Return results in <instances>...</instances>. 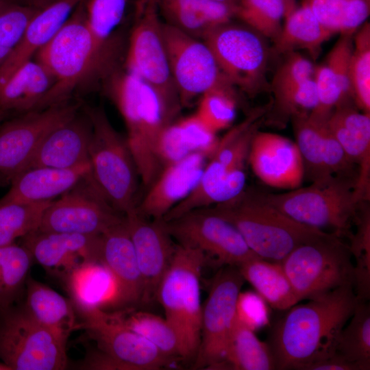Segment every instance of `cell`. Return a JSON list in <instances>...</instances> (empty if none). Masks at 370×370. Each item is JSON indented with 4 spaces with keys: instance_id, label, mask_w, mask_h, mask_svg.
<instances>
[{
    "instance_id": "6da1fadb",
    "label": "cell",
    "mask_w": 370,
    "mask_h": 370,
    "mask_svg": "<svg viewBox=\"0 0 370 370\" xmlns=\"http://www.w3.org/2000/svg\"><path fill=\"white\" fill-rule=\"evenodd\" d=\"M308 300L288 309L273 327L269 345L275 369L306 370L332 356L337 336L358 302L352 285Z\"/></svg>"
},
{
    "instance_id": "7a4b0ae2",
    "label": "cell",
    "mask_w": 370,
    "mask_h": 370,
    "mask_svg": "<svg viewBox=\"0 0 370 370\" xmlns=\"http://www.w3.org/2000/svg\"><path fill=\"white\" fill-rule=\"evenodd\" d=\"M106 78L105 90L122 116L127 143L147 189L162 170L157 155L160 136L175 121L182 106L127 70L111 71Z\"/></svg>"
},
{
    "instance_id": "3957f363",
    "label": "cell",
    "mask_w": 370,
    "mask_h": 370,
    "mask_svg": "<svg viewBox=\"0 0 370 370\" xmlns=\"http://www.w3.org/2000/svg\"><path fill=\"white\" fill-rule=\"evenodd\" d=\"M204 208L231 223L256 255L271 262L280 263L298 246L331 233L295 221L260 191L246 188L230 201Z\"/></svg>"
},
{
    "instance_id": "277c9868",
    "label": "cell",
    "mask_w": 370,
    "mask_h": 370,
    "mask_svg": "<svg viewBox=\"0 0 370 370\" xmlns=\"http://www.w3.org/2000/svg\"><path fill=\"white\" fill-rule=\"evenodd\" d=\"M357 180V176L328 175L286 193H260L266 201L295 221L350 238L361 205L369 201L358 190Z\"/></svg>"
},
{
    "instance_id": "5b68a950",
    "label": "cell",
    "mask_w": 370,
    "mask_h": 370,
    "mask_svg": "<svg viewBox=\"0 0 370 370\" xmlns=\"http://www.w3.org/2000/svg\"><path fill=\"white\" fill-rule=\"evenodd\" d=\"M82 0L53 37L35 55L55 82L35 110L66 102L79 84L103 71L108 58L97 47Z\"/></svg>"
},
{
    "instance_id": "8992f818",
    "label": "cell",
    "mask_w": 370,
    "mask_h": 370,
    "mask_svg": "<svg viewBox=\"0 0 370 370\" xmlns=\"http://www.w3.org/2000/svg\"><path fill=\"white\" fill-rule=\"evenodd\" d=\"M207 257L201 250L177 244L156 299L176 334L182 360H194L201 340L200 277Z\"/></svg>"
},
{
    "instance_id": "52a82bcc",
    "label": "cell",
    "mask_w": 370,
    "mask_h": 370,
    "mask_svg": "<svg viewBox=\"0 0 370 370\" xmlns=\"http://www.w3.org/2000/svg\"><path fill=\"white\" fill-rule=\"evenodd\" d=\"M92 134L88 158L92 180L106 201L125 215L136 209L139 177L126 138L110 122L101 106H84Z\"/></svg>"
},
{
    "instance_id": "ba28073f",
    "label": "cell",
    "mask_w": 370,
    "mask_h": 370,
    "mask_svg": "<svg viewBox=\"0 0 370 370\" xmlns=\"http://www.w3.org/2000/svg\"><path fill=\"white\" fill-rule=\"evenodd\" d=\"M82 328L95 342L97 352L86 357L84 369L157 370L175 360L125 326L116 312L94 308L77 313Z\"/></svg>"
},
{
    "instance_id": "9c48e42d",
    "label": "cell",
    "mask_w": 370,
    "mask_h": 370,
    "mask_svg": "<svg viewBox=\"0 0 370 370\" xmlns=\"http://www.w3.org/2000/svg\"><path fill=\"white\" fill-rule=\"evenodd\" d=\"M349 247L333 233L302 244L280 262L300 301L338 288L354 286V263Z\"/></svg>"
},
{
    "instance_id": "30bf717a",
    "label": "cell",
    "mask_w": 370,
    "mask_h": 370,
    "mask_svg": "<svg viewBox=\"0 0 370 370\" xmlns=\"http://www.w3.org/2000/svg\"><path fill=\"white\" fill-rule=\"evenodd\" d=\"M66 338L42 326L23 301L0 310V361L12 370H63Z\"/></svg>"
},
{
    "instance_id": "8fae6325",
    "label": "cell",
    "mask_w": 370,
    "mask_h": 370,
    "mask_svg": "<svg viewBox=\"0 0 370 370\" xmlns=\"http://www.w3.org/2000/svg\"><path fill=\"white\" fill-rule=\"evenodd\" d=\"M202 40L233 86L249 97L268 89L267 73L272 53L267 38L247 25L230 21L208 29Z\"/></svg>"
},
{
    "instance_id": "7c38bea8",
    "label": "cell",
    "mask_w": 370,
    "mask_h": 370,
    "mask_svg": "<svg viewBox=\"0 0 370 370\" xmlns=\"http://www.w3.org/2000/svg\"><path fill=\"white\" fill-rule=\"evenodd\" d=\"M135 18L125 59L126 70L164 97L181 105L168 61L158 0H136ZM182 106V105H181Z\"/></svg>"
},
{
    "instance_id": "4fadbf2b",
    "label": "cell",
    "mask_w": 370,
    "mask_h": 370,
    "mask_svg": "<svg viewBox=\"0 0 370 370\" xmlns=\"http://www.w3.org/2000/svg\"><path fill=\"white\" fill-rule=\"evenodd\" d=\"M79 105L68 101L13 116L0 124V180L2 184L27 167L45 137L73 117Z\"/></svg>"
},
{
    "instance_id": "5bb4252c",
    "label": "cell",
    "mask_w": 370,
    "mask_h": 370,
    "mask_svg": "<svg viewBox=\"0 0 370 370\" xmlns=\"http://www.w3.org/2000/svg\"><path fill=\"white\" fill-rule=\"evenodd\" d=\"M164 222L178 244L201 250L217 266H235L260 258L231 223L201 208Z\"/></svg>"
},
{
    "instance_id": "9a60e30c",
    "label": "cell",
    "mask_w": 370,
    "mask_h": 370,
    "mask_svg": "<svg viewBox=\"0 0 370 370\" xmlns=\"http://www.w3.org/2000/svg\"><path fill=\"white\" fill-rule=\"evenodd\" d=\"M162 31L171 74L182 106L212 89L233 86L204 41L170 23L163 24Z\"/></svg>"
},
{
    "instance_id": "2e32d148",
    "label": "cell",
    "mask_w": 370,
    "mask_h": 370,
    "mask_svg": "<svg viewBox=\"0 0 370 370\" xmlns=\"http://www.w3.org/2000/svg\"><path fill=\"white\" fill-rule=\"evenodd\" d=\"M124 219L125 215L113 208L103 197L90 174L58 200L51 202L38 230L101 235Z\"/></svg>"
},
{
    "instance_id": "e0dca14e",
    "label": "cell",
    "mask_w": 370,
    "mask_h": 370,
    "mask_svg": "<svg viewBox=\"0 0 370 370\" xmlns=\"http://www.w3.org/2000/svg\"><path fill=\"white\" fill-rule=\"evenodd\" d=\"M244 281L235 266H224L213 278L202 307L201 340L194 359L195 369H217L222 362Z\"/></svg>"
},
{
    "instance_id": "ac0fdd59",
    "label": "cell",
    "mask_w": 370,
    "mask_h": 370,
    "mask_svg": "<svg viewBox=\"0 0 370 370\" xmlns=\"http://www.w3.org/2000/svg\"><path fill=\"white\" fill-rule=\"evenodd\" d=\"M143 283L141 304L156 299L159 284L167 271L176 244L166 231L164 222L138 214L136 209L125 215Z\"/></svg>"
},
{
    "instance_id": "d6986e66",
    "label": "cell",
    "mask_w": 370,
    "mask_h": 370,
    "mask_svg": "<svg viewBox=\"0 0 370 370\" xmlns=\"http://www.w3.org/2000/svg\"><path fill=\"white\" fill-rule=\"evenodd\" d=\"M21 245L48 273L62 281L78 267L100 262L101 235L36 230L21 238Z\"/></svg>"
},
{
    "instance_id": "ffe728a7",
    "label": "cell",
    "mask_w": 370,
    "mask_h": 370,
    "mask_svg": "<svg viewBox=\"0 0 370 370\" xmlns=\"http://www.w3.org/2000/svg\"><path fill=\"white\" fill-rule=\"evenodd\" d=\"M247 159L254 174L265 184L291 190L304 177L303 160L297 144L281 135L257 131Z\"/></svg>"
},
{
    "instance_id": "44dd1931",
    "label": "cell",
    "mask_w": 370,
    "mask_h": 370,
    "mask_svg": "<svg viewBox=\"0 0 370 370\" xmlns=\"http://www.w3.org/2000/svg\"><path fill=\"white\" fill-rule=\"evenodd\" d=\"M209 158L196 152L164 166L138 203L136 212L147 219H163L194 189Z\"/></svg>"
},
{
    "instance_id": "7402d4cb",
    "label": "cell",
    "mask_w": 370,
    "mask_h": 370,
    "mask_svg": "<svg viewBox=\"0 0 370 370\" xmlns=\"http://www.w3.org/2000/svg\"><path fill=\"white\" fill-rule=\"evenodd\" d=\"M100 262L116 282V308H129L141 304L143 279L125 217L101 235Z\"/></svg>"
},
{
    "instance_id": "603a6c76",
    "label": "cell",
    "mask_w": 370,
    "mask_h": 370,
    "mask_svg": "<svg viewBox=\"0 0 370 370\" xmlns=\"http://www.w3.org/2000/svg\"><path fill=\"white\" fill-rule=\"evenodd\" d=\"M91 134L88 116L84 110L78 111L45 137L25 170L40 166L71 169L89 162Z\"/></svg>"
},
{
    "instance_id": "cb8c5ba5",
    "label": "cell",
    "mask_w": 370,
    "mask_h": 370,
    "mask_svg": "<svg viewBox=\"0 0 370 370\" xmlns=\"http://www.w3.org/2000/svg\"><path fill=\"white\" fill-rule=\"evenodd\" d=\"M327 125L349 160L357 166V188L370 196V113L360 112L349 101L336 107Z\"/></svg>"
},
{
    "instance_id": "d4e9b609",
    "label": "cell",
    "mask_w": 370,
    "mask_h": 370,
    "mask_svg": "<svg viewBox=\"0 0 370 370\" xmlns=\"http://www.w3.org/2000/svg\"><path fill=\"white\" fill-rule=\"evenodd\" d=\"M90 174V162L71 169H27L12 180L9 190L0 199V206L52 200L72 189Z\"/></svg>"
},
{
    "instance_id": "484cf974",
    "label": "cell",
    "mask_w": 370,
    "mask_h": 370,
    "mask_svg": "<svg viewBox=\"0 0 370 370\" xmlns=\"http://www.w3.org/2000/svg\"><path fill=\"white\" fill-rule=\"evenodd\" d=\"M353 36L341 34L324 61L315 66L313 77L319 102L314 114L328 116L336 107L353 100L350 79Z\"/></svg>"
},
{
    "instance_id": "4316f807",
    "label": "cell",
    "mask_w": 370,
    "mask_h": 370,
    "mask_svg": "<svg viewBox=\"0 0 370 370\" xmlns=\"http://www.w3.org/2000/svg\"><path fill=\"white\" fill-rule=\"evenodd\" d=\"M81 1H58L40 10L32 18L0 69V87L53 37Z\"/></svg>"
},
{
    "instance_id": "83f0119b",
    "label": "cell",
    "mask_w": 370,
    "mask_h": 370,
    "mask_svg": "<svg viewBox=\"0 0 370 370\" xmlns=\"http://www.w3.org/2000/svg\"><path fill=\"white\" fill-rule=\"evenodd\" d=\"M245 169L229 171L210 158L194 189L163 217L165 221L194 210L222 204L236 197L245 188Z\"/></svg>"
},
{
    "instance_id": "f1b7e54d",
    "label": "cell",
    "mask_w": 370,
    "mask_h": 370,
    "mask_svg": "<svg viewBox=\"0 0 370 370\" xmlns=\"http://www.w3.org/2000/svg\"><path fill=\"white\" fill-rule=\"evenodd\" d=\"M23 304L40 324L66 340L82 325L71 299L63 297L29 274Z\"/></svg>"
},
{
    "instance_id": "f546056e",
    "label": "cell",
    "mask_w": 370,
    "mask_h": 370,
    "mask_svg": "<svg viewBox=\"0 0 370 370\" xmlns=\"http://www.w3.org/2000/svg\"><path fill=\"white\" fill-rule=\"evenodd\" d=\"M54 82L43 64L28 61L0 87V112L5 119L35 110Z\"/></svg>"
},
{
    "instance_id": "4dcf8cb0",
    "label": "cell",
    "mask_w": 370,
    "mask_h": 370,
    "mask_svg": "<svg viewBox=\"0 0 370 370\" xmlns=\"http://www.w3.org/2000/svg\"><path fill=\"white\" fill-rule=\"evenodd\" d=\"M219 139L196 114L173 121L162 133L157 145L161 166L199 152L210 158ZM210 159V158H209Z\"/></svg>"
},
{
    "instance_id": "1f68e13d",
    "label": "cell",
    "mask_w": 370,
    "mask_h": 370,
    "mask_svg": "<svg viewBox=\"0 0 370 370\" xmlns=\"http://www.w3.org/2000/svg\"><path fill=\"white\" fill-rule=\"evenodd\" d=\"M77 314L94 308H116V282L110 271L100 262L84 264L62 281Z\"/></svg>"
},
{
    "instance_id": "d6a6232c",
    "label": "cell",
    "mask_w": 370,
    "mask_h": 370,
    "mask_svg": "<svg viewBox=\"0 0 370 370\" xmlns=\"http://www.w3.org/2000/svg\"><path fill=\"white\" fill-rule=\"evenodd\" d=\"M170 24L197 38L210 28L230 21L236 8L213 0H158Z\"/></svg>"
},
{
    "instance_id": "836d02e7",
    "label": "cell",
    "mask_w": 370,
    "mask_h": 370,
    "mask_svg": "<svg viewBox=\"0 0 370 370\" xmlns=\"http://www.w3.org/2000/svg\"><path fill=\"white\" fill-rule=\"evenodd\" d=\"M333 35L302 3L286 16L279 35L273 41L271 53L280 56L303 49L315 59L323 44Z\"/></svg>"
},
{
    "instance_id": "e575fe53",
    "label": "cell",
    "mask_w": 370,
    "mask_h": 370,
    "mask_svg": "<svg viewBox=\"0 0 370 370\" xmlns=\"http://www.w3.org/2000/svg\"><path fill=\"white\" fill-rule=\"evenodd\" d=\"M236 267L243 279L272 308L286 310L300 301L280 262L257 258Z\"/></svg>"
},
{
    "instance_id": "d590c367",
    "label": "cell",
    "mask_w": 370,
    "mask_h": 370,
    "mask_svg": "<svg viewBox=\"0 0 370 370\" xmlns=\"http://www.w3.org/2000/svg\"><path fill=\"white\" fill-rule=\"evenodd\" d=\"M272 370L275 359L269 343L260 341L254 331L236 319L222 362L217 369Z\"/></svg>"
},
{
    "instance_id": "8d00e7d4",
    "label": "cell",
    "mask_w": 370,
    "mask_h": 370,
    "mask_svg": "<svg viewBox=\"0 0 370 370\" xmlns=\"http://www.w3.org/2000/svg\"><path fill=\"white\" fill-rule=\"evenodd\" d=\"M349 320L337 336L332 355L357 365L360 370H369L370 307L367 301H358Z\"/></svg>"
},
{
    "instance_id": "74e56055",
    "label": "cell",
    "mask_w": 370,
    "mask_h": 370,
    "mask_svg": "<svg viewBox=\"0 0 370 370\" xmlns=\"http://www.w3.org/2000/svg\"><path fill=\"white\" fill-rule=\"evenodd\" d=\"M34 259L21 244L0 246V310L23 301Z\"/></svg>"
},
{
    "instance_id": "f35d334b",
    "label": "cell",
    "mask_w": 370,
    "mask_h": 370,
    "mask_svg": "<svg viewBox=\"0 0 370 370\" xmlns=\"http://www.w3.org/2000/svg\"><path fill=\"white\" fill-rule=\"evenodd\" d=\"M328 117L310 112L291 119L295 143L304 162V176L312 182L327 176L323 160V140Z\"/></svg>"
},
{
    "instance_id": "ab89813d",
    "label": "cell",
    "mask_w": 370,
    "mask_h": 370,
    "mask_svg": "<svg viewBox=\"0 0 370 370\" xmlns=\"http://www.w3.org/2000/svg\"><path fill=\"white\" fill-rule=\"evenodd\" d=\"M115 312L125 326L143 336L163 354L182 359L176 334L165 318L130 308Z\"/></svg>"
},
{
    "instance_id": "60d3db41",
    "label": "cell",
    "mask_w": 370,
    "mask_h": 370,
    "mask_svg": "<svg viewBox=\"0 0 370 370\" xmlns=\"http://www.w3.org/2000/svg\"><path fill=\"white\" fill-rule=\"evenodd\" d=\"M53 200L0 206V246L38 230L45 211Z\"/></svg>"
},
{
    "instance_id": "b9f144b4",
    "label": "cell",
    "mask_w": 370,
    "mask_h": 370,
    "mask_svg": "<svg viewBox=\"0 0 370 370\" xmlns=\"http://www.w3.org/2000/svg\"><path fill=\"white\" fill-rule=\"evenodd\" d=\"M318 94L314 77L308 78L274 96L266 114L267 122L275 126L285 125L292 118L309 114L318 106Z\"/></svg>"
},
{
    "instance_id": "7bdbcfd3",
    "label": "cell",
    "mask_w": 370,
    "mask_h": 370,
    "mask_svg": "<svg viewBox=\"0 0 370 370\" xmlns=\"http://www.w3.org/2000/svg\"><path fill=\"white\" fill-rule=\"evenodd\" d=\"M349 245L354 264V290L358 301H367L370 296V212L367 201L360 208Z\"/></svg>"
},
{
    "instance_id": "ee69618b",
    "label": "cell",
    "mask_w": 370,
    "mask_h": 370,
    "mask_svg": "<svg viewBox=\"0 0 370 370\" xmlns=\"http://www.w3.org/2000/svg\"><path fill=\"white\" fill-rule=\"evenodd\" d=\"M353 36L350 79L353 100L363 112L370 113V25L365 22Z\"/></svg>"
},
{
    "instance_id": "f6af8a7d",
    "label": "cell",
    "mask_w": 370,
    "mask_h": 370,
    "mask_svg": "<svg viewBox=\"0 0 370 370\" xmlns=\"http://www.w3.org/2000/svg\"><path fill=\"white\" fill-rule=\"evenodd\" d=\"M287 14L284 0H239L236 16L271 41L279 35Z\"/></svg>"
},
{
    "instance_id": "bcb514c9",
    "label": "cell",
    "mask_w": 370,
    "mask_h": 370,
    "mask_svg": "<svg viewBox=\"0 0 370 370\" xmlns=\"http://www.w3.org/2000/svg\"><path fill=\"white\" fill-rule=\"evenodd\" d=\"M128 0H86L88 25L99 49L108 57L111 36L125 14Z\"/></svg>"
},
{
    "instance_id": "7dc6e473",
    "label": "cell",
    "mask_w": 370,
    "mask_h": 370,
    "mask_svg": "<svg viewBox=\"0 0 370 370\" xmlns=\"http://www.w3.org/2000/svg\"><path fill=\"white\" fill-rule=\"evenodd\" d=\"M236 107L234 87H220L201 95L195 114L205 125L217 133L232 123L236 116Z\"/></svg>"
},
{
    "instance_id": "c3c4849f",
    "label": "cell",
    "mask_w": 370,
    "mask_h": 370,
    "mask_svg": "<svg viewBox=\"0 0 370 370\" xmlns=\"http://www.w3.org/2000/svg\"><path fill=\"white\" fill-rule=\"evenodd\" d=\"M39 10L13 2L0 12V69L16 45L29 21Z\"/></svg>"
},
{
    "instance_id": "681fc988",
    "label": "cell",
    "mask_w": 370,
    "mask_h": 370,
    "mask_svg": "<svg viewBox=\"0 0 370 370\" xmlns=\"http://www.w3.org/2000/svg\"><path fill=\"white\" fill-rule=\"evenodd\" d=\"M284 55L269 86L274 96L314 76L315 66L309 59L297 51Z\"/></svg>"
},
{
    "instance_id": "f907efd6",
    "label": "cell",
    "mask_w": 370,
    "mask_h": 370,
    "mask_svg": "<svg viewBox=\"0 0 370 370\" xmlns=\"http://www.w3.org/2000/svg\"><path fill=\"white\" fill-rule=\"evenodd\" d=\"M266 301L253 291H240L236 304L235 319L241 324L256 331L269 323Z\"/></svg>"
},
{
    "instance_id": "816d5d0a",
    "label": "cell",
    "mask_w": 370,
    "mask_h": 370,
    "mask_svg": "<svg viewBox=\"0 0 370 370\" xmlns=\"http://www.w3.org/2000/svg\"><path fill=\"white\" fill-rule=\"evenodd\" d=\"M348 0H304L318 21L333 34L339 33Z\"/></svg>"
},
{
    "instance_id": "f5cc1de1",
    "label": "cell",
    "mask_w": 370,
    "mask_h": 370,
    "mask_svg": "<svg viewBox=\"0 0 370 370\" xmlns=\"http://www.w3.org/2000/svg\"><path fill=\"white\" fill-rule=\"evenodd\" d=\"M369 12L370 0H348L339 33L354 34L366 22Z\"/></svg>"
},
{
    "instance_id": "db71d44e",
    "label": "cell",
    "mask_w": 370,
    "mask_h": 370,
    "mask_svg": "<svg viewBox=\"0 0 370 370\" xmlns=\"http://www.w3.org/2000/svg\"><path fill=\"white\" fill-rule=\"evenodd\" d=\"M306 370H360V369L354 364L332 355L313 362L307 367Z\"/></svg>"
},
{
    "instance_id": "11a10c76",
    "label": "cell",
    "mask_w": 370,
    "mask_h": 370,
    "mask_svg": "<svg viewBox=\"0 0 370 370\" xmlns=\"http://www.w3.org/2000/svg\"><path fill=\"white\" fill-rule=\"evenodd\" d=\"M14 2L33 8L37 10H41L53 3L60 0H13Z\"/></svg>"
},
{
    "instance_id": "9f6ffc18",
    "label": "cell",
    "mask_w": 370,
    "mask_h": 370,
    "mask_svg": "<svg viewBox=\"0 0 370 370\" xmlns=\"http://www.w3.org/2000/svg\"><path fill=\"white\" fill-rule=\"evenodd\" d=\"M284 1L286 5L287 14H288L291 10H293L295 8L296 0H284Z\"/></svg>"
},
{
    "instance_id": "6f0895ef",
    "label": "cell",
    "mask_w": 370,
    "mask_h": 370,
    "mask_svg": "<svg viewBox=\"0 0 370 370\" xmlns=\"http://www.w3.org/2000/svg\"><path fill=\"white\" fill-rule=\"evenodd\" d=\"M213 1L220 2L224 4H227L229 5H232L236 8H237L239 3V0H213Z\"/></svg>"
},
{
    "instance_id": "680465c9",
    "label": "cell",
    "mask_w": 370,
    "mask_h": 370,
    "mask_svg": "<svg viewBox=\"0 0 370 370\" xmlns=\"http://www.w3.org/2000/svg\"><path fill=\"white\" fill-rule=\"evenodd\" d=\"M13 2H14L13 0H0V12Z\"/></svg>"
},
{
    "instance_id": "91938a15",
    "label": "cell",
    "mask_w": 370,
    "mask_h": 370,
    "mask_svg": "<svg viewBox=\"0 0 370 370\" xmlns=\"http://www.w3.org/2000/svg\"><path fill=\"white\" fill-rule=\"evenodd\" d=\"M0 370H12L11 368L3 362L0 361Z\"/></svg>"
},
{
    "instance_id": "94428289",
    "label": "cell",
    "mask_w": 370,
    "mask_h": 370,
    "mask_svg": "<svg viewBox=\"0 0 370 370\" xmlns=\"http://www.w3.org/2000/svg\"><path fill=\"white\" fill-rule=\"evenodd\" d=\"M4 116L2 115V114L0 112V124L1 123V122L3 121V120L4 119Z\"/></svg>"
},
{
    "instance_id": "6125c7cd",
    "label": "cell",
    "mask_w": 370,
    "mask_h": 370,
    "mask_svg": "<svg viewBox=\"0 0 370 370\" xmlns=\"http://www.w3.org/2000/svg\"><path fill=\"white\" fill-rule=\"evenodd\" d=\"M0 185H2V182H1V180H0Z\"/></svg>"
}]
</instances>
